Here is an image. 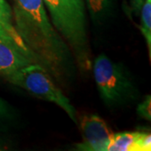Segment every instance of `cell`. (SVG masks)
Listing matches in <instances>:
<instances>
[{"instance_id":"obj_8","label":"cell","mask_w":151,"mask_h":151,"mask_svg":"<svg viewBox=\"0 0 151 151\" xmlns=\"http://www.w3.org/2000/svg\"><path fill=\"white\" fill-rule=\"evenodd\" d=\"M93 24L103 26L114 16L116 0H84Z\"/></svg>"},{"instance_id":"obj_5","label":"cell","mask_w":151,"mask_h":151,"mask_svg":"<svg viewBox=\"0 0 151 151\" xmlns=\"http://www.w3.org/2000/svg\"><path fill=\"white\" fill-rule=\"evenodd\" d=\"M82 142L76 149L85 151H107L113 133L107 123L97 114L82 116L80 121Z\"/></svg>"},{"instance_id":"obj_4","label":"cell","mask_w":151,"mask_h":151,"mask_svg":"<svg viewBox=\"0 0 151 151\" xmlns=\"http://www.w3.org/2000/svg\"><path fill=\"white\" fill-rule=\"evenodd\" d=\"M6 80L35 97L57 105L75 124H77L74 106L61 89L56 86L53 77L39 63L32 62L22 67L9 76Z\"/></svg>"},{"instance_id":"obj_7","label":"cell","mask_w":151,"mask_h":151,"mask_svg":"<svg viewBox=\"0 0 151 151\" xmlns=\"http://www.w3.org/2000/svg\"><path fill=\"white\" fill-rule=\"evenodd\" d=\"M34 61L14 46L0 40V76L6 79L16 70Z\"/></svg>"},{"instance_id":"obj_3","label":"cell","mask_w":151,"mask_h":151,"mask_svg":"<svg viewBox=\"0 0 151 151\" xmlns=\"http://www.w3.org/2000/svg\"><path fill=\"white\" fill-rule=\"evenodd\" d=\"M92 72L100 97L107 107L120 108L138 99L139 89L122 63L100 54L94 60Z\"/></svg>"},{"instance_id":"obj_13","label":"cell","mask_w":151,"mask_h":151,"mask_svg":"<svg viewBox=\"0 0 151 151\" xmlns=\"http://www.w3.org/2000/svg\"><path fill=\"white\" fill-rule=\"evenodd\" d=\"M12 114L13 110L10 106L0 97V120L9 119L12 116Z\"/></svg>"},{"instance_id":"obj_12","label":"cell","mask_w":151,"mask_h":151,"mask_svg":"<svg viewBox=\"0 0 151 151\" xmlns=\"http://www.w3.org/2000/svg\"><path fill=\"white\" fill-rule=\"evenodd\" d=\"M0 40H2V41H4V42H6V43H9V44H10L11 45H13V46H14L15 48L18 49L20 52H21L22 54H24V55H26L27 56L28 58H29V59L31 60L32 61H34L29 55H28L23 50H22V48L18 45V43H17L16 41L14 40V38H12L9 35V33L7 32L6 31L5 29H4V28L3 27V25L0 24ZM35 62V61H34Z\"/></svg>"},{"instance_id":"obj_2","label":"cell","mask_w":151,"mask_h":151,"mask_svg":"<svg viewBox=\"0 0 151 151\" xmlns=\"http://www.w3.org/2000/svg\"><path fill=\"white\" fill-rule=\"evenodd\" d=\"M55 30L68 45L80 67H89L90 50L84 0H43Z\"/></svg>"},{"instance_id":"obj_14","label":"cell","mask_w":151,"mask_h":151,"mask_svg":"<svg viewBox=\"0 0 151 151\" xmlns=\"http://www.w3.org/2000/svg\"><path fill=\"white\" fill-rule=\"evenodd\" d=\"M145 0H131V5H132V9L134 12L135 14H139L142 5L144 4Z\"/></svg>"},{"instance_id":"obj_6","label":"cell","mask_w":151,"mask_h":151,"mask_svg":"<svg viewBox=\"0 0 151 151\" xmlns=\"http://www.w3.org/2000/svg\"><path fill=\"white\" fill-rule=\"evenodd\" d=\"M151 135L143 131L113 134L107 151H150Z\"/></svg>"},{"instance_id":"obj_11","label":"cell","mask_w":151,"mask_h":151,"mask_svg":"<svg viewBox=\"0 0 151 151\" xmlns=\"http://www.w3.org/2000/svg\"><path fill=\"white\" fill-rule=\"evenodd\" d=\"M136 111L141 119L151 121V96L147 95L143 101L138 104Z\"/></svg>"},{"instance_id":"obj_15","label":"cell","mask_w":151,"mask_h":151,"mask_svg":"<svg viewBox=\"0 0 151 151\" xmlns=\"http://www.w3.org/2000/svg\"><path fill=\"white\" fill-rule=\"evenodd\" d=\"M2 147H3V146H2V145L0 144V150H2Z\"/></svg>"},{"instance_id":"obj_10","label":"cell","mask_w":151,"mask_h":151,"mask_svg":"<svg viewBox=\"0 0 151 151\" xmlns=\"http://www.w3.org/2000/svg\"><path fill=\"white\" fill-rule=\"evenodd\" d=\"M139 29L145 38L149 55L151 56V0H145L140 9Z\"/></svg>"},{"instance_id":"obj_1","label":"cell","mask_w":151,"mask_h":151,"mask_svg":"<svg viewBox=\"0 0 151 151\" xmlns=\"http://www.w3.org/2000/svg\"><path fill=\"white\" fill-rule=\"evenodd\" d=\"M14 2V28L35 62L59 82L68 81L75 72V59L50 20L43 0Z\"/></svg>"},{"instance_id":"obj_9","label":"cell","mask_w":151,"mask_h":151,"mask_svg":"<svg viewBox=\"0 0 151 151\" xmlns=\"http://www.w3.org/2000/svg\"><path fill=\"white\" fill-rule=\"evenodd\" d=\"M0 24L3 25V27L4 28L6 31L9 34L11 37L14 38V40L21 47L22 50L35 62V60L31 54V52L29 50L27 46L24 45L21 38L19 37V35L17 33L14 24L13 10L6 0H0Z\"/></svg>"}]
</instances>
